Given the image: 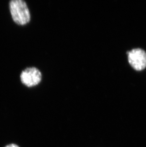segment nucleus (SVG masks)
<instances>
[{
	"label": "nucleus",
	"instance_id": "nucleus-2",
	"mask_svg": "<svg viewBox=\"0 0 146 147\" xmlns=\"http://www.w3.org/2000/svg\"><path fill=\"white\" fill-rule=\"evenodd\" d=\"M128 61L134 69L141 71L146 67V53L140 48L133 49L127 52Z\"/></svg>",
	"mask_w": 146,
	"mask_h": 147
},
{
	"label": "nucleus",
	"instance_id": "nucleus-3",
	"mask_svg": "<svg viewBox=\"0 0 146 147\" xmlns=\"http://www.w3.org/2000/svg\"><path fill=\"white\" fill-rule=\"evenodd\" d=\"M21 82L28 87H32L39 84L42 81V74L35 67H29L22 71L20 76Z\"/></svg>",
	"mask_w": 146,
	"mask_h": 147
},
{
	"label": "nucleus",
	"instance_id": "nucleus-4",
	"mask_svg": "<svg viewBox=\"0 0 146 147\" xmlns=\"http://www.w3.org/2000/svg\"><path fill=\"white\" fill-rule=\"evenodd\" d=\"M5 147H19V146H17V145L14 144H11L8 145L7 146H6Z\"/></svg>",
	"mask_w": 146,
	"mask_h": 147
},
{
	"label": "nucleus",
	"instance_id": "nucleus-1",
	"mask_svg": "<svg viewBox=\"0 0 146 147\" xmlns=\"http://www.w3.org/2000/svg\"><path fill=\"white\" fill-rule=\"evenodd\" d=\"M11 17L17 24L24 25L30 20V13L26 3L23 0H12L9 3Z\"/></svg>",
	"mask_w": 146,
	"mask_h": 147
}]
</instances>
